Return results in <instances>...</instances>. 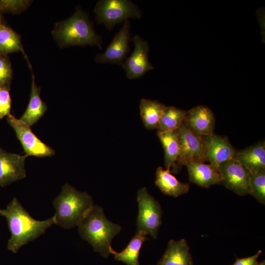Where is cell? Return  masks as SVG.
Here are the masks:
<instances>
[{
	"mask_svg": "<svg viewBox=\"0 0 265 265\" xmlns=\"http://www.w3.org/2000/svg\"><path fill=\"white\" fill-rule=\"evenodd\" d=\"M0 215L6 219L11 234L7 241V249L14 253H17L23 246L35 240L55 224L54 215L41 221L32 217L16 198H14L5 209H0Z\"/></svg>",
	"mask_w": 265,
	"mask_h": 265,
	"instance_id": "6da1fadb",
	"label": "cell"
},
{
	"mask_svg": "<svg viewBox=\"0 0 265 265\" xmlns=\"http://www.w3.org/2000/svg\"><path fill=\"white\" fill-rule=\"evenodd\" d=\"M78 227L80 237L104 258L110 254L111 241L121 229L120 225L109 221L103 209L97 205L89 210Z\"/></svg>",
	"mask_w": 265,
	"mask_h": 265,
	"instance_id": "7a4b0ae2",
	"label": "cell"
},
{
	"mask_svg": "<svg viewBox=\"0 0 265 265\" xmlns=\"http://www.w3.org/2000/svg\"><path fill=\"white\" fill-rule=\"evenodd\" d=\"M52 34L61 48L90 45L102 48L101 37L96 33L87 14L79 7L70 17L56 23Z\"/></svg>",
	"mask_w": 265,
	"mask_h": 265,
	"instance_id": "3957f363",
	"label": "cell"
},
{
	"mask_svg": "<svg viewBox=\"0 0 265 265\" xmlns=\"http://www.w3.org/2000/svg\"><path fill=\"white\" fill-rule=\"evenodd\" d=\"M53 205L55 210V224L68 229L78 226L94 204L92 197L87 192L65 184Z\"/></svg>",
	"mask_w": 265,
	"mask_h": 265,
	"instance_id": "277c9868",
	"label": "cell"
},
{
	"mask_svg": "<svg viewBox=\"0 0 265 265\" xmlns=\"http://www.w3.org/2000/svg\"><path fill=\"white\" fill-rule=\"evenodd\" d=\"M94 13L97 22L103 24L108 30L129 18L140 19L142 16L140 9L130 0H99Z\"/></svg>",
	"mask_w": 265,
	"mask_h": 265,
	"instance_id": "5b68a950",
	"label": "cell"
},
{
	"mask_svg": "<svg viewBox=\"0 0 265 265\" xmlns=\"http://www.w3.org/2000/svg\"><path fill=\"white\" fill-rule=\"evenodd\" d=\"M137 201L138 214L137 217V231L149 235L156 239L161 224L162 210L159 202L148 192L146 187L137 192Z\"/></svg>",
	"mask_w": 265,
	"mask_h": 265,
	"instance_id": "8992f818",
	"label": "cell"
},
{
	"mask_svg": "<svg viewBox=\"0 0 265 265\" xmlns=\"http://www.w3.org/2000/svg\"><path fill=\"white\" fill-rule=\"evenodd\" d=\"M176 131L180 144L177 166L186 165L194 161H206V143L204 137L192 132L184 122Z\"/></svg>",
	"mask_w": 265,
	"mask_h": 265,
	"instance_id": "52a82bcc",
	"label": "cell"
},
{
	"mask_svg": "<svg viewBox=\"0 0 265 265\" xmlns=\"http://www.w3.org/2000/svg\"><path fill=\"white\" fill-rule=\"evenodd\" d=\"M6 120L15 131L27 156L43 158L54 155L55 151L38 138L30 126L11 114L6 117Z\"/></svg>",
	"mask_w": 265,
	"mask_h": 265,
	"instance_id": "ba28073f",
	"label": "cell"
},
{
	"mask_svg": "<svg viewBox=\"0 0 265 265\" xmlns=\"http://www.w3.org/2000/svg\"><path fill=\"white\" fill-rule=\"evenodd\" d=\"M218 170L227 188L240 196L249 194L250 172L242 164L232 159L221 163Z\"/></svg>",
	"mask_w": 265,
	"mask_h": 265,
	"instance_id": "9c48e42d",
	"label": "cell"
},
{
	"mask_svg": "<svg viewBox=\"0 0 265 265\" xmlns=\"http://www.w3.org/2000/svg\"><path fill=\"white\" fill-rule=\"evenodd\" d=\"M131 40L134 46L133 51L127 57L122 65L127 78L133 80L140 78L153 70L154 66L148 59L149 45L148 42L136 34Z\"/></svg>",
	"mask_w": 265,
	"mask_h": 265,
	"instance_id": "30bf717a",
	"label": "cell"
},
{
	"mask_svg": "<svg viewBox=\"0 0 265 265\" xmlns=\"http://www.w3.org/2000/svg\"><path fill=\"white\" fill-rule=\"evenodd\" d=\"M130 28L129 21L124 22L120 29L114 35L105 51L96 55V62L122 65L130 49Z\"/></svg>",
	"mask_w": 265,
	"mask_h": 265,
	"instance_id": "8fae6325",
	"label": "cell"
},
{
	"mask_svg": "<svg viewBox=\"0 0 265 265\" xmlns=\"http://www.w3.org/2000/svg\"><path fill=\"white\" fill-rule=\"evenodd\" d=\"M203 136L206 143L205 160L217 170L221 163L234 159L238 150L226 136L213 133Z\"/></svg>",
	"mask_w": 265,
	"mask_h": 265,
	"instance_id": "7c38bea8",
	"label": "cell"
},
{
	"mask_svg": "<svg viewBox=\"0 0 265 265\" xmlns=\"http://www.w3.org/2000/svg\"><path fill=\"white\" fill-rule=\"evenodd\" d=\"M27 156L8 152L0 147V186H4L26 177Z\"/></svg>",
	"mask_w": 265,
	"mask_h": 265,
	"instance_id": "4fadbf2b",
	"label": "cell"
},
{
	"mask_svg": "<svg viewBox=\"0 0 265 265\" xmlns=\"http://www.w3.org/2000/svg\"><path fill=\"white\" fill-rule=\"evenodd\" d=\"M184 122L190 130L198 135L206 136L214 133L215 116L206 106L199 105L186 111Z\"/></svg>",
	"mask_w": 265,
	"mask_h": 265,
	"instance_id": "5bb4252c",
	"label": "cell"
},
{
	"mask_svg": "<svg viewBox=\"0 0 265 265\" xmlns=\"http://www.w3.org/2000/svg\"><path fill=\"white\" fill-rule=\"evenodd\" d=\"M189 180L202 187L221 184V176L218 170L213 165L203 161H194L187 163Z\"/></svg>",
	"mask_w": 265,
	"mask_h": 265,
	"instance_id": "9a60e30c",
	"label": "cell"
},
{
	"mask_svg": "<svg viewBox=\"0 0 265 265\" xmlns=\"http://www.w3.org/2000/svg\"><path fill=\"white\" fill-rule=\"evenodd\" d=\"M250 173L265 171V142L261 140L253 145L237 151L234 158Z\"/></svg>",
	"mask_w": 265,
	"mask_h": 265,
	"instance_id": "2e32d148",
	"label": "cell"
},
{
	"mask_svg": "<svg viewBox=\"0 0 265 265\" xmlns=\"http://www.w3.org/2000/svg\"><path fill=\"white\" fill-rule=\"evenodd\" d=\"M27 61L30 66L32 75L30 99L26 109L20 119L31 127L36 123L45 114L48 107L46 104L40 97V87L36 86L31 67L29 60Z\"/></svg>",
	"mask_w": 265,
	"mask_h": 265,
	"instance_id": "e0dca14e",
	"label": "cell"
},
{
	"mask_svg": "<svg viewBox=\"0 0 265 265\" xmlns=\"http://www.w3.org/2000/svg\"><path fill=\"white\" fill-rule=\"evenodd\" d=\"M158 265H193L186 240H170Z\"/></svg>",
	"mask_w": 265,
	"mask_h": 265,
	"instance_id": "ac0fdd59",
	"label": "cell"
},
{
	"mask_svg": "<svg viewBox=\"0 0 265 265\" xmlns=\"http://www.w3.org/2000/svg\"><path fill=\"white\" fill-rule=\"evenodd\" d=\"M155 183L163 193L175 197L187 193L189 189V185L180 182L170 169L160 166L156 170Z\"/></svg>",
	"mask_w": 265,
	"mask_h": 265,
	"instance_id": "d6986e66",
	"label": "cell"
},
{
	"mask_svg": "<svg viewBox=\"0 0 265 265\" xmlns=\"http://www.w3.org/2000/svg\"><path fill=\"white\" fill-rule=\"evenodd\" d=\"M157 136L164 149L166 168L172 167V172L176 173L179 169L176 162L180 153V144L176 130L158 132Z\"/></svg>",
	"mask_w": 265,
	"mask_h": 265,
	"instance_id": "ffe728a7",
	"label": "cell"
},
{
	"mask_svg": "<svg viewBox=\"0 0 265 265\" xmlns=\"http://www.w3.org/2000/svg\"><path fill=\"white\" fill-rule=\"evenodd\" d=\"M166 106L156 100L142 99L140 101V114L145 128L158 129L161 115Z\"/></svg>",
	"mask_w": 265,
	"mask_h": 265,
	"instance_id": "44dd1931",
	"label": "cell"
},
{
	"mask_svg": "<svg viewBox=\"0 0 265 265\" xmlns=\"http://www.w3.org/2000/svg\"><path fill=\"white\" fill-rule=\"evenodd\" d=\"M148 238L142 232L136 231L126 247L120 252L112 247L110 253L114 255L117 261H121L127 265H139L138 257L143 243Z\"/></svg>",
	"mask_w": 265,
	"mask_h": 265,
	"instance_id": "7402d4cb",
	"label": "cell"
},
{
	"mask_svg": "<svg viewBox=\"0 0 265 265\" xmlns=\"http://www.w3.org/2000/svg\"><path fill=\"white\" fill-rule=\"evenodd\" d=\"M21 52L25 53L20 35L11 28L4 25L0 19V53L7 55L9 53Z\"/></svg>",
	"mask_w": 265,
	"mask_h": 265,
	"instance_id": "603a6c76",
	"label": "cell"
},
{
	"mask_svg": "<svg viewBox=\"0 0 265 265\" xmlns=\"http://www.w3.org/2000/svg\"><path fill=\"white\" fill-rule=\"evenodd\" d=\"M186 112L173 106H166L161 115L158 132L176 130L183 123Z\"/></svg>",
	"mask_w": 265,
	"mask_h": 265,
	"instance_id": "cb8c5ba5",
	"label": "cell"
},
{
	"mask_svg": "<svg viewBox=\"0 0 265 265\" xmlns=\"http://www.w3.org/2000/svg\"><path fill=\"white\" fill-rule=\"evenodd\" d=\"M249 194L258 202L265 204V171L250 173Z\"/></svg>",
	"mask_w": 265,
	"mask_h": 265,
	"instance_id": "d4e9b609",
	"label": "cell"
},
{
	"mask_svg": "<svg viewBox=\"0 0 265 265\" xmlns=\"http://www.w3.org/2000/svg\"><path fill=\"white\" fill-rule=\"evenodd\" d=\"M31 1L21 0H0V13H20L29 5Z\"/></svg>",
	"mask_w": 265,
	"mask_h": 265,
	"instance_id": "484cf974",
	"label": "cell"
},
{
	"mask_svg": "<svg viewBox=\"0 0 265 265\" xmlns=\"http://www.w3.org/2000/svg\"><path fill=\"white\" fill-rule=\"evenodd\" d=\"M13 70L7 55L0 53V85L10 86Z\"/></svg>",
	"mask_w": 265,
	"mask_h": 265,
	"instance_id": "4316f807",
	"label": "cell"
},
{
	"mask_svg": "<svg viewBox=\"0 0 265 265\" xmlns=\"http://www.w3.org/2000/svg\"><path fill=\"white\" fill-rule=\"evenodd\" d=\"M10 86L0 85V119L10 114Z\"/></svg>",
	"mask_w": 265,
	"mask_h": 265,
	"instance_id": "83f0119b",
	"label": "cell"
},
{
	"mask_svg": "<svg viewBox=\"0 0 265 265\" xmlns=\"http://www.w3.org/2000/svg\"><path fill=\"white\" fill-rule=\"evenodd\" d=\"M262 253V250H259L256 254L252 256L244 258H237L233 265H257L258 263V258Z\"/></svg>",
	"mask_w": 265,
	"mask_h": 265,
	"instance_id": "f1b7e54d",
	"label": "cell"
},
{
	"mask_svg": "<svg viewBox=\"0 0 265 265\" xmlns=\"http://www.w3.org/2000/svg\"><path fill=\"white\" fill-rule=\"evenodd\" d=\"M257 265H265V260L262 261L260 263H258Z\"/></svg>",
	"mask_w": 265,
	"mask_h": 265,
	"instance_id": "f546056e",
	"label": "cell"
},
{
	"mask_svg": "<svg viewBox=\"0 0 265 265\" xmlns=\"http://www.w3.org/2000/svg\"><path fill=\"white\" fill-rule=\"evenodd\" d=\"M0 19H1V15L0 13Z\"/></svg>",
	"mask_w": 265,
	"mask_h": 265,
	"instance_id": "4dcf8cb0",
	"label": "cell"
}]
</instances>
